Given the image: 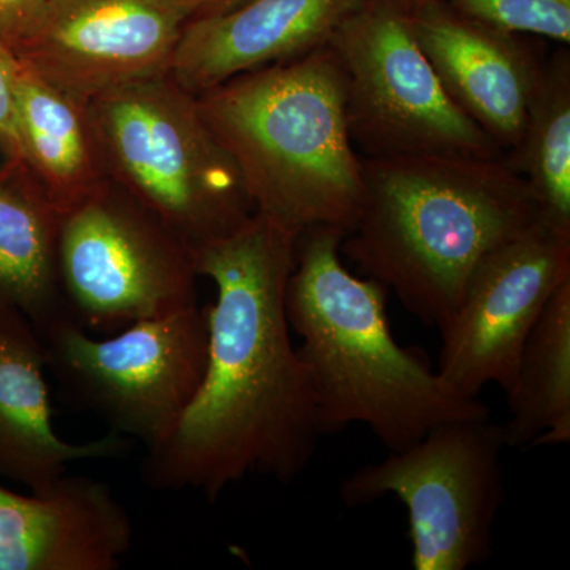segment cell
<instances>
[{"instance_id":"6da1fadb","label":"cell","mask_w":570,"mask_h":570,"mask_svg":"<svg viewBox=\"0 0 570 570\" xmlns=\"http://www.w3.org/2000/svg\"><path fill=\"white\" fill-rule=\"evenodd\" d=\"M299 235L254 212L232 234L194 247L197 275L216 285L204 309L208 360L178 426L142 461L154 490L214 501L253 472L291 483L313 460L324 434L285 311Z\"/></svg>"},{"instance_id":"7a4b0ae2","label":"cell","mask_w":570,"mask_h":570,"mask_svg":"<svg viewBox=\"0 0 570 570\" xmlns=\"http://www.w3.org/2000/svg\"><path fill=\"white\" fill-rule=\"evenodd\" d=\"M365 197L341 254L441 330L485 255L539 219L504 157H362Z\"/></svg>"},{"instance_id":"3957f363","label":"cell","mask_w":570,"mask_h":570,"mask_svg":"<svg viewBox=\"0 0 570 570\" xmlns=\"http://www.w3.org/2000/svg\"><path fill=\"white\" fill-rule=\"evenodd\" d=\"M344 232L314 227L296 245L285 288L288 324L313 384L322 434L366 426L390 452L407 449L453 420L487 419L490 409L456 392L425 356L390 330L387 288L343 264Z\"/></svg>"},{"instance_id":"277c9868","label":"cell","mask_w":570,"mask_h":570,"mask_svg":"<svg viewBox=\"0 0 570 570\" xmlns=\"http://www.w3.org/2000/svg\"><path fill=\"white\" fill-rule=\"evenodd\" d=\"M235 160L254 212L303 234H348L365 197L362 156L348 135L346 78L330 45L239 75L197 97Z\"/></svg>"},{"instance_id":"5b68a950","label":"cell","mask_w":570,"mask_h":570,"mask_svg":"<svg viewBox=\"0 0 570 570\" xmlns=\"http://www.w3.org/2000/svg\"><path fill=\"white\" fill-rule=\"evenodd\" d=\"M88 112L108 181L193 249L232 234L254 213L243 176L197 97L170 75L100 94Z\"/></svg>"},{"instance_id":"8992f818","label":"cell","mask_w":570,"mask_h":570,"mask_svg":"<svg viewBox=\"0 0 570 570\" xmlns=\"http://www.w3.org/2000/svg\"><path fill=\"white\" fill-rule=\"evenodd\" d=\"M501 425L453 420L407 449L360 468L341 485L348 508L396 497L406 505L412 568L466 570L489 560L504 504Z\"/></svg>"},{"instance_id":"52a82bcc","label":"cell","mask_w":570,"mask_h":570,"mask_svg":"<svg viewBox=\"0 0 570 570\" xmlns=\"http://www.w3.org/2000/svg\"><path fill=\"white\" fill-rule=\"evenodd\" d=\"M40 337L63 400L146 450L174 433L208 360V324L198 305L135 322L112 336L94 337L66 321Z\"/></svg>"},{"instance_id":"ba28073f","label":"cell","mask_w":570,"mask_h":570,"mask_svg":"<svg viewBox=\"0 0 570 570\" xmlns=\"http://www.w3.org/2000/svg\"><path fill=\"white\" fill-rule=\"evenodd\" d=\"M328 45L346 78L348 135L360 156L504 157L445 92L401 0H366Z\"/></svg>"},{"instance_id":"9c48e42d","label":"cell","mask_w":570,"mask_h":570,"mask_svg":"<svg viewBox=\"0 0 570 570\" xmlns=\"http://www.w3.org/2000/svg\"><path fill=\"white\" fill-rule=\"evenodd\" d=\"M58 276L69 321L104 335L197 305L193 246L111 183L61 214Z\"/></svg>"},{"instance_id":"30bf717a","label":"cell","mask_w":570,"mask_h":570,"mask_svg":"<svg viewBox=\"0 0 570 570\" xmlns=\"http://www.w3.org/2000/svg\"><path fill=\"white\" fill-rule=\"evenodd\" d=\"M570 279V230L539 216L498 246L469 276L442 335L438 373L456 392L479 397L497 384L512 387L524 341L543 307Z\"/></svg>"},{"instance_id":"8fae6325","label":"cell","mask_w":570,"mask_h":570,"mask_svg":"<svg viewBox=\"0 0 570 570\" xmlns=\"http://www.w3.org/2000/svg\"><path fill=\"white\" fill-rule=\"evenodd\" d=\"M193 0H43L13 58L61 91L94 97L170 73Z\"/></svg>"},{"instance_id":"7c38bea8","label":"cell","mask_w":570,"mask_h":570,"mask_svg":"<svg viewBox=\"0 0 570 570\" xmlns=\"http://www.w3.org/2000/svg\"><path fill=\"white\" fill-rule=\"evenodd\" d=\"M409 21L450 99L502 153L512 151L546 59L523 36L463 17L442 0L409 11Z\"/></svg>"},{"instance_id":"4fadbf2b","label":"cell","mask_w":570,"mask_h":570,"mask_svg":"<svg viewBox=\"0 0 570 570\" xmlns=\"http://www.w3.org/2000/svg\"><path fill=\"white\" fill-rule=\"evenodd\" d=\"M132 542L107 483L66 472L31 494L0 485V570H116Z\"/></svg>"},{"instance_id":"5bb4252c","label":"cell","mask_w":570,"mask_h":570,"mask_svg":"<svg viewBox=\"0 0 570 570\" xmlns=\"http://www.w3.org/2000/svg\"><path fill=\"white\" fill-rule=\"evenodd\" d=\"M366 0H247L187 22L170 77L193 96L324 48Z\"/></svg>"},{"instance_id":"9a60e30c","label":"cell","mask_w":570,"mask_h":570,"mask_svg":"<svg viewBox=\"0 0 570 570\" xmlns=\"http://www.w3.org/2000/svg\"><path fill=\"white\" fill-rule=\"evenodd\" d=\"M47 352L20 311L0 307V478L40 490L71 461L119 459L132 439L118 433L71 444L52 423Z\"/></svg>"},{"instance_id":"2e32d148","label":"cell","mask_w":570,"mask_h":570,"mask_svg":"<svg viewBox=\"0 0 570 570\" xmlns=\"http://www.w3.org/2000/svg\"><path fill=\"white\" fill-rule=\"evenodd\" d=\"M61 213L28 164H0V307L20 311L39 336L69 321L58 276Z\"/></svg>"},{"instance_id":"e0dca14e","label":"cell","mask_w":570,"mask_h":570,"mask_svg":"<svg viewBox=\"0 0 570 570\" xmlns=\"http://www.w3.org/2000/svg\"><path fill=\"white\" fill-rule=\"evenodd\" d=\"M17 127L22 160L63 214L107 186L88 102L17 61Z\"/></svg>"},{"instance_id":"ac0fdd59","label":"cell","mask_w":570,"mask_h":570,"mask_svg":"<svg viewBox=\"0 0 570 570\" xmlns=\"http://www.w3.org/2000/svg\"><path fill=\"white\" fill-rule=\"evenodd\" d=\"M501 425L512 449L570 441V279L551 295L524 341Z\"/></svg>"},{"instance_id":"d6986e66","label":"cell","mask_w":570,"mask_h":570,"mask_svg":"<svg viewBox=\"0 0 570 570\" xmlns=\"http://www.w3.org/2000/svg\"><path fill=\"white\" fill-rule=\"evenodd\" d=\"M504 160L523 176L540 217L570 230V51L543 62L519 145Z\"/></svg>"},{"instance_id":"ffe728a7","label":"cell","mask_w":570,"mask_h":570,"mask_svg":"<svg viewBox=\"0 0 570 570\" xmlns=\"http://www.w3.org/2000/svg\"><path fill=\"white\" fill-rule=\"evenodd\" d=\"M498 31L570 43V0H442Z\"/></svg>"},{"instance_id":"44dd1931","label":"cell","mask_w":570,"mask_h":570,"mask_svg":"<svg viewBox=\"0 0 570 570\" xmlns=\"http://www.w3.org/2000/svg\"><path fill=\"white\" fill-rule=\"evenodd\" d=\"M17 59L0 47V151L3 157L21 156L20 137L17 127Z\"/></svg>"},{"instance_id":"7402d4cb","label":"cell","mask_w":570,"mask_h":570,"mask_svg":"<svg viewBox=\"0 0 570 570\" xmlns=\"http://www.w3.org/2000/svg\"><path fill=\"white\" fill-rule=\"evenodd\" d=\"M43 0H0V47L13 56L31 29Z\"/></svg>"},{"instance_id":"603a6c76","label":"cell","mask_w":570,"mask_h":570,"mask_svg":"<svg viewBox=\"0 0 570 570\" xmlns=\"http://www.w3.org/2000/svg\"><path fill=\"white\" fill-rule=\"evenodd\" d=\"M197 14L195 17H204V14L224 13L242 6L247 0H193Z\"/></svg>"},{"instance_id":"cb8c5ba5","label":"cell","mask_w":570,"mask_h":570,"mask_svg":"<svg viewBox=\"0 0 570 570\" xmlns=\"http://www.w3.org/2000/svg\"><path fill=\"white\" fill-rule=\"evenodd\" d=\"M403 6L406 7L409 11L419 9V7L425 6V3L433 2V0H401Z\"/></svg>"}]
</instances>
